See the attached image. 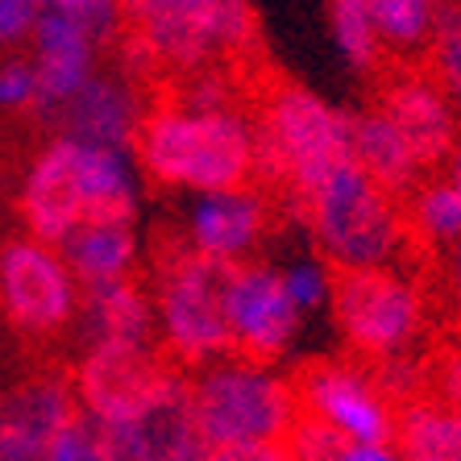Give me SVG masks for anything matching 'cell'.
I'll return each instance as SVG.
<instances>
[{"label": "cell", "mask_w": 461, "mask_h": 461, "mask_svg": "<svg viewBox=\"0 0 461 461\" xmlns=\"http://www.w3.org/2000/svg\"><path fill=\"white\" fill-rule=\"evenodd\" d=\"M129 158V150L79 141L71 133L46 141L25 167L17 195L25 233L59 246L84 221H133L138 179Z\"/></svg>", "instance_id": "cell-1"}, {"label": "cell", "mask_w": 461, "mask_h": 461, "mask_svg": "<svg viewBox=\"0 0 461 461\" xmlns=\"http://www.w3.org/2000/svg\"><path fill=\"white\" fill-rule=\"evenodd\" d=\"M141 171L162 187L216 192L237 187L254 175V121L241 117L233 100H175L150 108L133 138Z\"/></svg>", "instance_id": "cell-2"}, {"label": "cell", "mask_w": 461, "mask_h": 461, "mask_svg": "<svg viewBox=\"0 0 461 461\" xmlns=\"http://www.w3.org/2000/svg\"><path fill=\"white\" fill-rule=\"evenodd\" d=\"M192 416L208 457L225 461H275L287 457L291 420L300 416L295 386L283 383L267 362L254 357H212L195 366Z\"/></svg>", "instance_id": "cell-3"}, {"label": "cell", "mask_w": 461, "mask_h": 461, "mask_svg": "<svg viewBox=\"0 0 461 461\" xmlns=\"http://www.w3.org/2000/svg\"><path fill=\"white\" fill-rule=\"evenodd\" d=\"M117 9L133 54L171 76L221 71L258 38L249 0H117Z\"/></svg>", "instance_id": "cell-4"}, {"label": "cell", "mask_w": 461, "mask_h": 461, "mask_svg": "<svg viewBox=\"0 0 461 461\" xmlns=\"http://www.w3.org/2000/svg\"><path fill=\"white\" fill-rule=\"evenodd\" d=\"M300 204L321 258L337 270L395 267V258L408 246L411 229L395 195L370 179L354 158L324 175Z\"/></svg>", "instance_id": "cell-5"}, {"label": "cell", "mask_w": 461, "mask_h": 461, "mask_svg": "<svg viewBox=\"0 0 461 461\" xmlns=\"http://www.w3.org/2000/svg\"><path fill=\"white\" fill-rule=\"evenodd\" d=\"M254 175L262 171L300 204L303 195L349 162V117L300 84H275L254 121Z\"/></svg>", "instance_id": "cell-6"}, {"label": "cell", "mask_w": 461, "mask_h": 461, "mask_svg": "<svg viewBox=\"0 0 461 461\" xmlns=\"http://www.w3.org/2000/svg\"><path fill=\"white\" fill-rule=\"evenodd\" d=\"M233 262H221L212 254H200L195 246L171 249L154 270V324L167 337L179 362L204 366L212 357L233 354L225 316V291Z\"/></svg>", "instance_id": "cell-7"}, {"label": "cell", "mask_w": 461, "mask_h": 461, "mask_svg": "<svg viewBox=\"0 0 461 461\" xmlns=\"http://www.w3.org/2000/svg\"><path fill=\"white\" fill-rule=\"evenodd\" d=\"M345 341L366 362L408 354L424 329V300L416 283H408L395 267H349L337 270L329 295Z\"/></svg>", "instance_id": "cell-8"}, {"label": "cell", "mask_w": 461, "mask_h": 461, "mask_svg": "<svg viewBox=\"0 0 461 461\" xmlns=\"http://www.w3.org/2000/svg\"><path fill=\"white\" fill-rule=\"evenodd\" d=\"M0 308L13 329L54 337L76 321L79 283L59 246L38 237H13L0 246Z\"/></svg>", "instance_id": "cell-9"}, {"label": "cell", "mask_w": 461, "mask_h": 461, "mask_svg": "<svg viewBox=\"0 0 461 461\" xmlns=\"http://www.w3.org/2000/svg\"><path fill=\"white\" fill-rule=\"evenodd\" d=\"M100 445L104 461H204L208 449L195 429L187 378L171 370L141 408L100 424Z\"/></svg>", "instance_id": "cell-10"}, {"label": "cell", "mask_w": 461, "mask_h": 461, "mask_svg": "<svg viewBox=\"0 0 461 461\" xmlns=\"http://www.w3.org/2000/svg\"><path fill=\"white\" fill-rule=\"evenodd\" d=\"M300 411L324 420L349 445H395V408L375 378L345 362H312L295 378Z\"/></svg>", "instance_id": "cell-11"}, {"label": "cell", "mask_w": 461, "mask_h": 461, "mask_svg": "<svg viewBox=\"0 0 461 461\" xmlns=\"http://www.w3.org/2000/svg\"><path fill=\"white\" fill-rule=\"evenodd\" d=\"M167 375H171V366H162L154 341H87L71 391H76V403L96 424H113L133 408H141Z\"/></svg>", "instance_id": "cell-12"}, {"label": "cell", "mask_w": 461, "mask_h": 461, "mask_svg": "<svg viewBox=\"0 0 461 461\" xmlns=\"http://www.w3.org/2000/svg\"><path fill=\"white\" fill-rule=\"evenodd\" d=\"M225 316L237 354L267 366L287 354V345L295 341V329L303 321V312L291 303L287 287H283V275L262 267V262H233Z\"/></svg>", "instance_id": "cell-13"}, {"label": "cell", "mask_w": 461, "mask_h": 461, "mask_svg": "<svg viewBox=\"0 0 461 461\" xmlns=\"http://www.w3.org/2000/svg\"><path fill=\"white\" fill-rule=\"evenodd\" d=\"M378 108L386 113V121L403 133V141L411 146L416 162L429 171L437 162L449 158L453 141H457V104L445 96V87L432 76H408L391 79L378 96Z\"/></svg>", "instance_id": "cell-14"}, {"label": "cell", "mask_w": 461, "mask_h": 461, "mask_svg": "<svg viewBox=\"0 0 461 461\" xmlns=\"http://www.w3.org/2000/svg\"><path fill=\"white\" fill-rule=\"evenodd\" d=\"M25 42L33 46L30 63H33V76H38V113L54 117L59 104L96 71L100 38L87 25L63 17V13L42 9Z\"/></svg>", "instance_id": "cell-15"}, {"label": "cell", "mask_w": 461, "mask_h": 461, "mask_svg": "<svg viewBox=\"0 0 461 461\" xmlns=\"http://www.w3.org/2000/svg\"><path fill=\"white\" fill-rule=\"evenodd\" d=\"M141 117H146V108L138 100V87L129 84L125 76H104V71H92L54 113V121L71 138L113 146V150H129V154H133V138H138Z\"/></svg>", "instance_id": "cell-16"}, {"label": "cell", "mask_w": 461, "mask_h": 461, "mask_svg": "<svg viewBox=\"0 0 461 461\" xmlns=\"http://www.w3.org/2000/svg\"><path fill=\"white\" fill-rule=\"evenodd\" d=\"M262 233H267L262 192L246 183L195 192V204L187 212V246H195L200 254H212L221 262H246Z\"/></svg>", "instance_id": "cell-17"}, {"label": "cell", "mask_w": 461, "mask_h": 461, "mask_svg": "<svg viewBox=\"0 0 461 461\" xmlns=\"http://www.w3.org/2000/svg\"><path fill=\"white\" fill-rule=\"evenodd\" d=\"M76 391L63 378H30L0 399V461H46L54 432L76 411Z\"/></svg>", "instance_id": "cell-18"}, {"label": "cell", "mask_w": 461, "mask_h": 461, "mask_svg": "<svg viewBox=\"0 0 461 461\" xmlns=\"http://www.w3.org/2000/svg\"><path fill=\"white\" fill-rule=\"evenodd\" d=\"M76 316L87 341H154V303L129 275L84 287Z\"/></svg>", "instance_id": "cell-19"}, {"label": "cell", "mask_w": 461, "mask_h": 461, "mask_svg": "<svg viewBox=\"0 0 461 461\" xmlns=\"http://www.w3.org/2000/svg\"><path fill=\"white\" fill-rule=\"evenodd\" d=\"M349 154H354L357 167L375 183H383L395 200L408 195L420 183V175H424V167L416 162V154H411V146L403 141V133L386 121V113L378 104L370 108V113L349 117Z\"/></svg>", "instance_id": "cell-20"}, {"label": "cell", "mask_w": 461, "mask_h": 461, "mask_svg": "<svg viewBox=\"0 0 461 461\" xmlns=\"http://www.w3.org/2000/svg\"><path fill=\"white\" fill-rule=\"evenodd\" d=\"M59 254L71 267L79 287L121 279L138 262L133 221H84L59 241Z\"/></svg>", "instance_id": "cell-21"}, {"label": "cell", "mask_w": 461, "mask_h": 461, "mask_svg": "<svg viewBox=\"0 0 461 461\" xmlns=\"http://www.w3.org/2000/svg\"><path fill=\"white\" fill-rule=\"evenodd\" d=\"M395 453L411 461H461V408L445 399H403L395 411Z\"/></svg>", "instance_id": "cell-22"}, {"label": "cell", "mask_w": 461, "mask_h": 461, "mask_svg": "<svg viewBox=\"0 0 461 461\" xmlns=\"http://www.w3.org/2000/svg\"><path fill=\"white\" fill-rule=\"evenodd\" d=\"M366 13L375 22L383 50L416 54L429 46L432 22H437V0H366Z\"/></svg>", "instance_id": "cell-23"}, {"label": "cell", "mask_w": 461, "mask_h": 461, "mask_svg": "<svg viewBox=\"0 0 461 461\" xmlns=\"http://www.w3.org/2000/svg\"><path fill=\"white\" fill-rule=\"evenodd\" d=\"M411 204H408V229H416L420 241L429 246H445L453 249L461 241V195L449 179L440 183H424L411 187Z\"/></svg>", "instance_id": "cell-24"}, {"label": "cell", "mask_w": 461, "mask_h": 461, "mask_svg": "<svg viewBox=\"0 0 461 461\" xmlns=\"http://www.w3.org/2000/svg\"><path fill=\"white\" fill-rule=\"evenodd\" d=\"M329 25H333V42L345 63L354 71H378L383 42L366 13V0H329Z\"/></svg>", "instance_id": "cell-25"}, {"label": "cell", "mask_w": 461, "mask_h": 461, "mask_svg": "<svg viewBox=\"0 0 461 461\" xmlns=\"http://www.w3.org/2000/svg\"><path fill=\"white\" fill-rule=\"evenodd\" d=\"M429 59H432V79L461 108V0H437Z\"/></svg>", "instance_id": "cell-26"}, {"label": "cell", "mask_w": 461, "mask_h": 461, "mask_svg": "<svg viewBox=\"0 0 461 461\" xmlns=\"http://www.w3.org/2000/svg\"><path fill=\"white\" fill-rule=\"evenodd\" d=\"M46 461H104V445H100V424L76 408L67 416V424L54 432Z\"/></svg>", "instance_id": "cell-27"}, {"label": "cell", "mask_w": 461, "mask_h": 461, "mask_svg": "<svg viewBox=\"0 0 461 461\" xmlns=\"http://www.w3.org/2000/svg\"><path fill=\"white\" fill-rule=\"evenodd\" d=\"M283 275V287H287L291 303L300 312H316L329 303L333 295V275H329V262H312V258H300V262H291Z\"/></svg>", "instance_id": "cell-28"}, {"label": "cell", "mask_w": 461, "mask_h": 461, "mask_svg": "<svg viewBox=\"0 0 461 461\" xmlns=\"http://www.w3.org/2000/svg\"><path fill=\"white\" fill-rule=\"evenodd\" d=\"M0 113H38V76L30 59H0Z\"/></svg>", "instance_id": "cell-29"}, {"label": "cell", "mask_w": 461, "mask_h": 461, "mask_svg": "<svg viewBox=\"0 0 461 461\" xmlns=\"http://www.w3.org/2000/svg\"><path fill=\"white\" fill-rule=\"evenodd\" d=\"M38 5L50 13H63V17H71V22H79V25H87L100 42H108V38L121 33L117 0H38Z\"/></svg>", "instance_id": "cell-30"}, {"label": "cell", "mask_w": 461, "mask_h": 461, "mask_svg": "<svg viewBox=\"0 0 461 461\" xmlns=\"http://www.w3.org/2000/svg\"><path fill=\"white\" fill-rule=\"evenodd\" d=\"M42 5L38 0H0V50H13L30 38Z\"/></svg>", "instance_id": "cell-31"}, {"label": "cell", "mask_w": 461, "mask_h": 461, "mask_svg": "<svg viewBox=\"0 0 461 461\" xmlns=\"http://www.w3.org/2000/svg\"><path fill=\"white\" fill-rule=\"evenodd\" d=\"M429 378H432V386H437V399L461 408V349H445Z\"/></svg>", "instance_id": "cell-32"}, {"label": "cell", "mask_w": 461, "mask_h": 461, "mask_svg": "<svg viewBox=\"0 0 461 461\" xmlns=\"http://www.w3.org/2000/svg\"><path fill=\"white\" fill-rule=\"evenodd\" d=\"M449 183L457 187V195H461V129H457V141H453V150H449Z\"/></svg>", "instance_id": "cell-33"}, {"label": "cell", "mask_w": 461, "mask_h": 461, "mask_svg": "<svg viewBox=\"0 0 461 461\" xmlns=\"http://www.w3.org/2000/svg\"><path fill=\"white\" fill-rule=\"evenodd\" d=\"M449 283H453V300H457V312H461V241L453 246V267H449Z\"/></svg>", "instance_id": "cell-34"}]
</instances>
